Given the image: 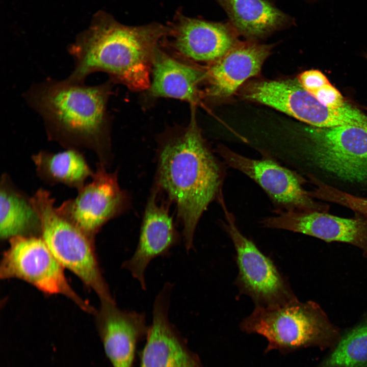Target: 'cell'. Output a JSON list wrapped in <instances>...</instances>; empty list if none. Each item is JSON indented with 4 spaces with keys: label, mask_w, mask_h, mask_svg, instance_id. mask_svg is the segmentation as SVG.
Here are the masks:
<instances>
[{
    "label": "cell",
    "mask_w": 367,
    "mask_h": 367,
    "mask_svg": "<svg viewBox=\"0 0 367 367\" xmlns=\"http://www.w3.org/2000/svg\"><path fill=\"white\" fill-rule=\"evenodd\" d=\"M41 230V220L31 197L4 173L0 182V235L3 239L30 237Z\"/></svg>",
    "instance_id": "d6986e66"
},
{
    "label": "cell",
    "mask_w": 367,
    "mask_h": 367,
    "mask_svg": "<svg viewBox=\"0 0 367 367\" xmlns=\"http://www.w3.org/2000/svg\"><path fill=\"white\" fill-rule=\"evenodd\" d=\"M339 202L342 205L367 216V198L355 196L344 192L340 195Z\"/></svg>",
    "instance_id": "603a6c76"
},
{
    "label": "cell",
    "mask_w": 367,
    "mask_h": 367,
    "mask_svg": "<svg viewBox=\"0 0 367 367\" xmlns=\"http://www.w3.org/2000/svg\"><path fill=\"white\" fill-rule=\"evenodd\" d=\"M31 198L40 218L42 239L58 261L92 288L102 301L113 300L101 276L90 238L59 214L48 191L40 188Z\"/></svg>",
    "instance_id": "5b68a950"
},
{
    "label": "cell",
    "mask_w": 367,
    "mask_h": 367,
    "mask_svg": "<svg viewBox=\"0 0 367 367\" xmlns=\"http://www.w3.org/2000/svg\"><path fill=\"white\" fill-rule=\"evenodd\" d=\"M366 57H367V56H366Z\"/></svg>",
    "instance_id": "cb8c5ba5"
},
{
    "label": "cell",
    "mask_w": 367,
    "mask_h": 367,
    "mask_svg": "<svg viewBox=\"0 0 367 367\" xmlns=\"http://www.w3.org/2000/svg\"><path fill=\"white\" fill-rule=\"evenodd\" d=\"M102 302L98 326L106 354L113 367H132L137 344L148 331L145 315Z\"/></svg>",
    "instance_id": "9a60e30c"
},
{
    "label": "cell",
    "mask_w": 367,
    "mask_h": 367,
    "mask_svg": "<svg viewBox=\"0 0 367 367\" xmlns=\"http://www.w3.org/2000/svg\"><path fill=\"white\" fill-rule=\"evenodd\" d=\"M217 152L228 166L255 181L265 191L277 209L316 210L312 195L305 190L300 176L269 158L254 159L219 146Z\"/></svg>",
    "instance_id": "30bf717a"
},
{
    "label": "cell",
    "mask_w": 367,
    "mask_h": 367,
    "mask_svg": "<svg viewBox=\"0 0 367 367\" xmlns=\"http://www.w3.org/2000/svg\"><path fill=\"white\" fill-rule=\"evenodd\" d=\"M225 11L238 34L263 38L290 27L295 20L269 0H215Z\"/></svg>",
    "instance_id": "ac0fdd59"
},
{
    "label": "cell",
    "mask_w": 367,
    "mask_h": 367,
    "mask_svg": "<svg viewBox=\"0 0 367 367\" xmlns=\"http://www.w3.org/2000/svg\"><path fill=\"white\" fill-rule=\"evenodd\" d=\"M172 290L167 282L155 297L140 367H203L169 320Z\"/></svg>",
    "instance_id": "4fadbf2b"
},
{
    "label": "cell",
    "mask_w": 367,
    "mask_h": 367,
    "mask_svg": "<svg viewBox=\"0 0 367 367\" xmlns=\"http://www.w3.org/2000/svg\"><path fill=\"white\" fill-rule=\"evenodd\" d=\"M110 82L97 86L48 78L24 98L42 118L48 139L66 149H88L107 168L112 160L107 106Z\"/></svg>",
    "instance_id": "3957f363"
},
{
    "label": "cell",
    "mask_w": 367,
    "mask_h": 367,
    "mask_svg": "<svg viewBox=\"0 0 367 367\" xmlns=\"http://www.w3.org/2000/svg\"><path fill=\"white\" fill-rule=\"evenodd\" d=\"M264 227L283 229L356 246L367 257V219L345 218L316 210L276 209L261 221Z\"/></svg>",
    "instance_id": "7c38bea8"
},
{
    "label": "cell",
    "mask_w": 367,
    "mask_h": 367,
    "mask_svg": "<svg viewBox=\"0 0 367 367\" xmlns=\"http://www.w3.org/2000/svg\"><path fill=\"white\" fill-rule=\"evenodd\" d=\"M205 78L206 71L176 59L159 47L152 59L148 94L196 106L202 95L200 85Z\"/></svg>",
    "instance_id": "e0dca14e"
},
{
    "label": "cell",
    "mask_w": 367,
    "mask_h": 367,
    "mask_svg": "<svg viewBox=\"0 0 367 367\" xmlns=\"http://www.w3.org/2000/svg\"><path fill=\"white\" fill-rule=\"evenodd\" d=\"M32 160L37 175L51 186L63 184L78 190L94 173L84 154L75 149L58 153L41 150L33 154Z\"/></svg>",
    "instance_id": "ffe728a7"
},
{
    "label": "cell",
    "mask_w": 367,
    "mask_h": 367,
    "mask_svg": "<svg viewBox=\"0 0 367 367\" xmlns=\"http://www.w3.org/2000/svg\"><path fill=\"white\" fill-rule=\"evenodd\" d=\"M191 106L188 126L159 143L156 188L175 204L187 251L209 204L223 195L224 168L204 139Z\"/></svg>",
    "instance_id": "6da1fadb"
},
{
    "label": "cell",
    "mask_w": 367,
    "mask_h": 367,
    "mask_svg": "<svg viewBox=\"0 0 367 367\" xmlns=\"http://www.w3.org/2000/svg\"><path fill=\"white\" fill-rule=\"evenodd\" d=\"M324 367H367V323L342 337Z\"/></svg>",
    "instance_id": "44dd1931"
},
{
    "label": "cell",
    "mask_w": 367,
    "mask_h": 367,
    "mask_svg": "<svg viewBox=\"0 0 367 367\" xmlns=\"http://www.w3.org/2000/svg\"><path fill=\"white\" fill-rule=\"evenodd\" d=\"M304 152L314 166L352 184H367V129L345 125L306 129Z\"/></svg>",
    "instance_id": "52a82bcc"
},
{
    "label": "cell",
    "mask_w": 367,
    "mask_h": 367,
    "mask_svg": "<svg viewBox=\"0 0 367 367\" xmlns=\"http://www.w3.org/2000/svg\"><path fill=\"white\" fill-rule=\"evenodd\" d=\"M271 46L255 42H237L206 71L207 94L225 97L233 94L247 79L257 74Z\"/></svg>",
    "instance_id": "2e32d148"
},
{
    "label": "cell",
    "mask_w": 367,
    "mask_h": 367,
    "mask_svg": "<svg viewBox=\"0 0 367 367\" xmlns=\"http://www.w3.org/2000/svg\"><path fill=\"white\" fill-rule=\"evenodd\" d=\"M168 32V25L159 23L128 26L98 12L69 46L74 66L67 78L82 83L89 75L101 71L130 90H148L154 54Z\"/></svg>",
    "instance_id": "7a4b0ae2"
},
{
    "label": "cell",
    "mask_w": 367,
    "mask_h": 367,
    "mask_svg": "<svg viewBox=\"0 0 367 367\" xmlns=\"http://www.w3.org/2000/svg\"><path fill=\"white\" fill-rule=\"evenodd\" d=\"M242 331L264 336L265 352L287 353L322 344L336 334L327 315L316 302L297 300L276 307H255L240 324Z\"/></svg>",
    "instance_id": "277c9868"
},
{
    "label": "cell",
    "mask_w": 367,
    "mask_h": 367,
    "mask_svg": "<svg viewBox=\"0 0 367 367\" xmlns=\"http://www.w3.org/2000/svg\"><path fill=\"white\" fill-rule=\"evenodd\" d=\"M158 193L154 187L147 200L137 248L123 264L144 290H146L145 272L150 261L167 255L181 241L168 207L157 200Z\"/></svg>",
    "instance_id": "5bb4252c"
},
{
    "label": "cell",
    "mask_w": 367,
    "mask_h": 367,
    "mask_svg": "<svg viewBox=\"0 0 367 367\" xmlns=\"http://www.w3.org/2000/svg\"><path fill=\"white\" fill-rule=\"evenodd\" d=\"M90 183L78 190L77 196L56 207L62 217L89 238L109 221L129 207L130 196L119 186L118 171L109 172L98 162Z\"/></svg>",
    "instance_id": "ba28073f"
},
{
    "label": "cell",
    "mask_w": 367,
    "mask_h": 367,
    "mask_svg": "<svg viewBox=\"0 0 367 367\" xmlns=\"http://www.w3.org/2000/svg\"><path fill=\"white\" fill-rule=\"evenodd\" d=\"M166 38L173 50L192 62H214L238 42V33L229 22L189 17L177 12L168 25Z\"/></svg>",
    "instance_id": "8fae6325"
},
{
    "label": "cell",
    "mask_w": 367,
    "mask_h": 367,
    "mask_svg": "<svg viewBox=\"0 0 367 367\" xmlns=\"http://www.w3.org/2000/svg\"><path fill=\"white\" fill-rule=\"evenodd\" d=\"M219 202L224 214L222 225L236 251L239 272L235 282L240 292L251 298L255 307H279L298 300L272 260L241 232L223 197Z\"/></svg>",
    "instance_id": "8992f818"
},
{
    "label": "cell",
    "mask_w": 367,
    "mask_h": 367,
    "mask_svg": "<svg viewBox=\"0 0 367 367\" xmlns=\"http://www.w3.org/2000/svg\"><path fill=\"white\" fill-rule=\"evenodd\" d=\"M307 91L321 103L329 107L339 108L347 103L341 93L331 85L324 74L316 79Z\"/></svg>",
    "instance_id": "7402d4cb"
},
{
    "label": "cell",
    "mask_w": 367,
    "mask_h": 367,
    "mask_svg": "<svg viewBox=\"0 0 367 367\" xmlns=\"http://www.w3.org/2000/svg\"><path fill=\"white\" fill-rule=\"evenodd\" d=\"M10 241V247L5 253L1 264L2 278L23 279L45 293L64 295L82 309L92 311L71 288L64 275L63 267L42 238L17 236Z\"/></svg>",
    "instance_id": "9c48e42d"
}]
</instances>
